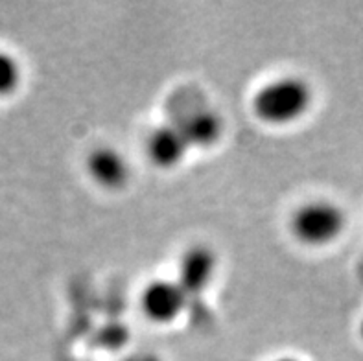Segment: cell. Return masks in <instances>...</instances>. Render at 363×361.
Masks as SVG:
<instances>
[{
    "instance_id": "277c9868",
    "label": "cell",
    "mask_w": 363,
    "mask_h": 361,
    "mask_svg": "<svg viewBox=\"0 0 363 361\" xmlns=\"http://www.w3.org/2000/svg\"><path fill=\"white\" fill-rule=\"evenodd\" d=\"M218 270L216 252L211 247L192 245L183 252L177 270V284L184 289L189 297L199 295L211 286Z\"/></svg>"
},
{
    "instance_id": "52a82bcc",
    "label": "cell",
    "mask_w": 363,
    "mask_h": 361,
    "mask_svg": "<svg viewBox=\"0 0 363 361\" xmlns=\"http://www.w3.org/2000/svg\"><path fill=\"white\" fill-rule=\"evenodd\" d=\"M190 148H211L221 138L223 120L214 111H198L179 126Z\"/></svg>"
},
{
    "instance_id": "8992f818",
    "label": "cell",
    "mask_w": 363,
    "mask_h": 361,
    "mask_svg": "<svg viewBox=\"0 0 363 361\" xmlns=\"http://www.w3.org/2000/svg\"><path fill=\"white\" fill-rule=\"evenodd\" d=\"M190 146L179 126H161L150 135L146 144L152 165L161 170H172L183 162Z\"/></svg>"
},
{
    "instance_id": "9c48e42d",
    "label": "cell",
    "mask_w": 363,
    "mask_h": 361,
    "mask_svg": "<svg viewBox=\"0 0 363 361\" xmlns=\"http://www.w3.org/2000/svg\"><path fill=\"white\" fill-rule=\"evenodd\" d=\"M135 361H161V360H159L157 356H152V354H146V356H140L138 360H135Z\"/></svg>"
},
{
    "instance_id": "5b68a950",
    "label": "cell",
    "mask_w": 363,
    "mask_h": 361,
    "mask_svg": "<svg viewBox=\"0 0 363 361\" xmlns=\"http://www.w3.org/2000/svg\"><path fill=\"white\" fill-rule=\"evenodd\" d=\"M87 174L98 187L118 190L128 183L129 162L115 148L101 146L89 153Z\"/></svg>"
},
{
    "instance_id": "30bf717a",
    "label": "cell",
    "mask_w": 363,
    "mask_h": 361,
    "mask_svg": "<svg viewBox=\"0 0 363 361\" xmlns=\"http://www.w3.org/2000/svg\"><path fill=\"white\" fill-rule=\"evenodd\" d=\"M273 361H301V360H297V357H290V356H282V357H277V360Z\"/></svg>"
},
{
    "instance_id": "8fae6325",
    "label": "cell",
    "mask_w": 363,
    "mask_h": 361,
    "mask_svg": "<svg viewBox=\"0 0 363 361\" xmlns=\"http://www.w3.org/2000/svg\"><path fill=\"white\" fill-rule=\"evenodd\" d=\"M358 332H359V339L363 341V319H362V323H359V326H358Z\"/></svg>"
},
{
    "instance_id": "ba28073f",
    "label": "cell",
    "mask_w": 363,
    "mask_h": 361,
    "mask_svg": "<svg viewBox=\"0 0 363 361\" xmlns=\"http://www.w3.org/2000/svg\"><path fill=\"white\" fill-rule=\"evenodd\" d=\"M21 65L13 55L0 50V96H9L21 83Z\"/></svg>"
},
{
    "instance_id": "6da1fadb",
    "label": "cell",
    "mask_w": 363,
    "mask_h": 361,
    "mask_svg": "<svg viewBox=\"0 0 363 361\" xmlns=\"http://www.w3.org/2000/svg\"><path fill=\"white\" fill-rule=\"evenodd\" d=\"M313 91L299 76H281L264 83L253 94L251 109L267 126H288L303 118L312 107Z\"/></svg>"
},
{
    "instance_id": "3957f363",
    "label": "cell",
    "mask_w": 363,
    "mask_h": 361,
    "mask_svg": "<svg viewBox=\"0 0 363 361\" xmlns=\"http://www.w3.org/2000/svg\"><path fill=\"white\" fill-rule=\"evenodd\" d=\"M189 295L177 280H153L143 289L140 308L143 313L157 325H170L183 316L189 306Z\"/></svg>"
},
{
    "instance_id": "7a4b0ae2",
    "label": "cell",
    "mask_w": 363,
    "mask_h": 361,
    "mask_svg": "<svg viewBox=\"0 0 363 361\" xmlns=\"http://www.w3.org/2000/svg\"><path fill=\"white\" fill-rule=\"evenodd\" d=\"M347 227L345 211L328 199H312L294 212L290 229L294 238L306 247H327L340 240Z\"/></svg>"
}]
</instances>
